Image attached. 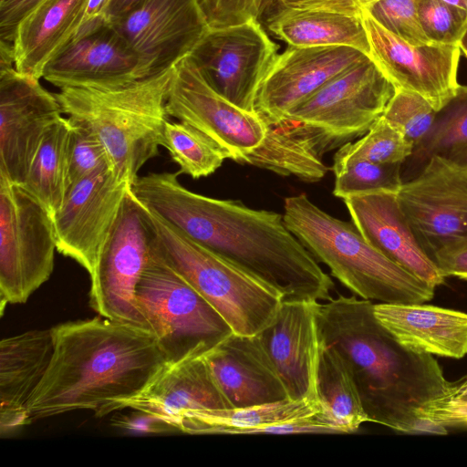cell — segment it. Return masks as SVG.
Listing matches in <instances>:
<instances>
[{
	"label": "cell",
	"instance_id": "f35d334b",
	"mask_svg": "<svg viewBox=\"0 0 467 467\" xmlns=\"http://www.w3.org/2000/svg\"><path fill=\"white\" fill-rule=\"evenodd\" d=\"M417 11L420 26L431 44L459 45L467 27L466 11L441 0H418Z\"/></svg>",
	"mask_w": 467,
	"mask_h": 467
},
{
	"label": "cell",
	"instance_id": "83f0119b",
	"mask_svg": "<svg viewBox=\"0 0 467 467\" xmlns=\"http://www.w3.org/2000/svg\"><path fill=\"white\" fill-rule=\"evenodd\" d=\"M317 395V419L335 429L337 433L356 432L361 424L369 422L349 366L334 347L321 340Z\"/></svg>",
	"mask_w": 467,
	"mask_h": 467
},
{
	"label": "cell",
	"instance_id": "d590c367",
	"mask_svg": "<svg viewBox=\"0 0 467 467\" xmlns=\"http://www.w3.org/2000/svg\"><path fill=\"white\" fill-rule=\"evenodd\" d=\"M436 111L422 96L396 89L382 116L416 146L430 131Z\"/></svg>",
	"mask_w": 467,
	"mask_h": 467
},
{
	"label": "cell",
	"instance_id": "8d00e7d4",
	"mask_svg": "<svg viewBox=\"0 0 467 467\" xmlns=\"http://www.w3.org/2000/svg\"><path fill=\"white\" fill-rule=\"evenodd\" d=\"M69 119L71 131L67 152V192L76 183L97 171L105 167L111 168L107 150L99 137L83 123Z\"/></svg>",
	"mask_w": 467,
	"mask_h": 467
},
{
	"label": "cell",
	"instance_id": "9c48e42d",
	"mask_svg": "<svg viewBox=\"0 0 467 467\" xmlns=\"http://www.w3.org/2000/svg\"><path fill=\"white\" fill-rule=\"evenodd\" d=\"M395 87L369 56L332 78L282 121L303 126L324 152L364 135L383 114Z\"/></svg>",
	"mask_w": 467,
	"mask_h": 467
},
{
	"label": "cell",
	"instance_id": "ab89813d",
	"mask_svg": "<svg viewBox=\"0 0 467 467\" xmlns=\"http://www.w3.org/2000/svg\"><path fill=\"white\" fill-rule=\"evenodd\" d=\"M418 0H376L364 10L383 28L411 45L431 42L418 17Z\"/></svg>",
	"mask_w": 467,
	"mask_h": 467
},
{
	"label": "cell",
	"instance_id": "4fadbf2b",
	"mask_svg": "<svg viewBox=\"0 0 467 467\" xmlns=\"http://www.w3.org/2000/svg\"><path fill=\"white\" fill-rule=\"evenodd\" d=\"M417 239L433 259L441 249L467 240V172L431 157L397 192Z\"/></svg>",
	"mask_w": 467,
	"mask_h": 467
},
{
	"label": "cell",
	"instance_id": "4316f807",
	"mask_svg": "<svg viewBox=\"0 0 467 467\" xmlns=\"http://www.w3.org/2000/svg\"><path fill=\"white\" fill-rule=\"evenodd\" d=\"M267 28L289 46H345L370 57L361 14L355 16L320 8H278L267 18Z\"/></svg>",
	"mask_w": 467,
	"mask_h": 467
},
{
	"label": "cell",
	"instance_id": "ffe728a7",
	"mask_svg": "<svg viewBox=\"0 0 467 467\" xmlns=\"http://www.w3.org/2000/svg\"><path fill=\"white\" fill-rule=\"evenodd\" d=\"M366 56L345 46H289L278 54L261 84L254 111L268 125L277 124L291 109Z\"/></svg>",
	"mask_w": 467,
	"mask_h": 467
},
{
	"label": "cell",
	"instance_id": "4dcf8cb0",
	"mask_svg": "<svg viewBox=\"0 0 467 467\" xmlns=\"http://www.w3.org/2000/svg\"><path fill=\"white\" fill-rule=\"evenodd\" d=\"M317 400H285L241 408L210 410L195 420L191 434H252L258 428L315 416Z\"/></svg>",
	"mask_w": 467,
	"mask_h": 467
},
{
	"label": "cell",
	"instance_id": "f546056e",
	"mask_svg": "<svg viewBox=\"0 0 467 467\" xmlns=\"http://www.w3.org/2000/svg\"><path fill=\"white\" fill-rule=\"evenodd\" d=\"M71 121L60 118L46 131L21 186L51 217L61 208L67 192V152Z\"/></svg>",
	"mask_w": 467,
	"mask_h": 467
},
{
	"label": "cell",
	"instance_id": "44dd1931",
	"mask_svg": "<svg viewBox=\"0 0 467 467\" xmlns=\"http://www.w3.org/2000/svg\"><path fill=\"white\" fill-rule=\"evenodd\" d=\"M343 201L351 222L371 245L429 285L443 284L445 276L417 239L397 193L374 192Z\"/></svg>",
	"mask_w": 467,
	"mask_h": 467
},
{
	"label": "cell",
	"instance_id": "8992f818",
	"mask_svg": "<svg viewBox=\"0 0 467 467\" xmlns=\"http://www.w3.org/2000/svg\"><path fill=\"white\" fill-rule=\"evenodd\" d=\"M145 209L170 264L218 311L233 333L255 336L275 320L284 302L279 290Z\"/></svg>",
	"mask_w": 467,
	"mask_h": 467
},
{
	"label": "cell",
	"instance_id": "603a6c76",
	"mask_svg": "<svg viewBox=\"0 0 467 467\" xmlns=\"http://www.w3.org/2000/svg\"><path fill=\"white\" fill-rule=\"evenodd\" d=\"M316 302L284 301L260 337L292 400L317 395L319 334Z\"/></svg>",
	"mask_w": 467,
	"mask_h": 467
},
{
	"label": "cell",
	"instance_id": "60d3db41",
	"mask_svg": "<svg viewBox=\"0 0 467 467\" xmlns=\"http://www.w3.org/2000/svg\"><path fill=\"white\" fill-rule=\"evenodd\" d=\"M266 0H200L209 27L258 20Z\"/></svg>",
	"mask_w": 467,
	"mask_h": 467
},
{
	"label": "cell",
	"instance_id": "7dc6e473",
	"mask_svg": "<svg viewBox=\"0 0 467 467\" xmlns=\"http://www.w3.org/2000/svg\"><path fill=\"white\" fill-rule=\"evenodd\" d=\"M112 0H88L80 26L99 19H105L107 10Z\"/></svg>",
	"mask_w": 467,
	"mask_h": 467
},
{
	"label": "cell",
	"instance_id": "ee69618b",
	"mask_svg": "<svg viewBox=\"0 0 467 467\" xmlns=\"http://www.w3.org/2000/svg\"><path fill=\"white\" fill-rule=\"evenodd\" d=\"M376 0H276L279 8H320L358 16Z\"/></svg>",
	"mask_w": 467,
	"mask_h": 467
},
{
	"label": "cell",
	"instance_id": "f1b7e54d",
	"mask_svg": "<svg viewBox=\"0 0 467 467\" xmlns=\"http://www.w3.org/2000/svg\"><path fill=\"white\" fill-rule=\"evenodd\" d=\"M323 155L317 142L300 125L281 121L268 125L264 142L240 164H250L283 176L294 175L306 182H317L327 171L322 161Z\"/></svg>",
	"mask_w": 467,
	"mask_h": 467
},
{
	"label": "cell",
	"instance_id": "f907efd6",
	"mask_svg": "<svg viewBox=\"0 0 467 467\" xmlns=\"http://www.w3.org/2000/svg\"><path fill=\"white\" fill-rule=\"evenodd\" d=\"M441 1L467 12V0H441Z\"/></svg>",
	"mask_w": 467,
	"mask_h": 467
},
{
	"label": "cell",
	"instance_id": "7a4b0ae2",
	"mask_svg": "<svg viewBox=\"0 0 467 467\" xmlns=\"http://www.w3.org/2000/svg\"><path fill=\"white\" fill-rule=\"evenodd\" d=\"M54 349L27 410L31 420L105 406L140 393L168 362L147 329L101 316L51 327Z\"/></svg>",
	"mask_w": 467,
	"mask_h": 467
},
{
	"label": "cell",
	"instance_id": "ac0fdd59",
	"mask_svg": "<svg viewBox=\"0 0 467 467\" xmlns=\"http://www.w3.org/2000/svg\"><path fill=\"white\" fill-rule=\"evenodd\" d=\"M370 57L396 89L425 98L440 109L456 92L461 50L452 45H411L378 24L364 9Z\"/></svg>",
	"mask_w": 467,
	"mask_h": 467
},
{
	"label": "cell",
	"instance_id": "d6a6232c",
	"mask_svg": "<svg viewBox=\"0 0 467 467\" xmlns=\"http://www.w3.org/2000/svg\"><path fill=\"white\" fill-rule=\"evenodd\" d=\"M466 147L467 86L459 85L455 94L436 111L430 131L414 147L410 157L417 164L425 165L433 156L448 159Z\"/></svg>",
	"mask_w": 467,
	"mask_h": 467
},
{
	"label": "cell",
	"instance_id": "8fae6325",
	"mask_svg": "<svg viewBox=\"0 0 467 467\" xmlns=\"http://www.w3.org/2000/svg\"><path fill=\"white\" fill-rule=\"evenodd\" d=\"M166 109L169 117L204 133L238 163L264 142L268 130L257 113L214 89L189 56L172 69Z\"/></svg>",
	"mask_w": 467,
	"mask_h": 467
},
{
	"label": "cell",
	"instance_id": "52a82bcc",
	"mask_svg": "<svg viewBox=\"0 0 467 467\" xmlns=\"http://www.w3.org/2000/svg\"><path fill=\"white\" fill-rule=\"evenodd\" d=\"M136 303L168 362L202 356L233 333L218 311L170 264L157 236L136 287Z\"/></svg>",
	"mask_w": 467,
	"mask_h": 467
},
{
	"label": "cell",
	"instance_id": "1f68e13d",
	"mask_svg": "<svg viewBox=\"0 0 467 467\" xmlns=\"http://www.w3.org/2000/svg\"><path fill=\"white\" fill-rule=\"evenodd\" d=\"M162 146L178 164L180 174L193 179L211 175L229 159L227 152L214 140L182 121H166Z\"/></svg>",
	"mask_w": 467,
	"mask_h": 467
},
{
	"label": "cell",
	"instance_id": "5bb4252c",
	"mask_svg": "<svg viewBox=\"0 0 467 467\" xmlns=\"http://www.w3.org/2000/svg\"><path fill=\"white\" fill-rule=\"evenodd\" d=\"M56 97L39 78L0 68V176L21 185L48 128L62 118Z\"/></svg>",
	"mask_w": 467,
	"mask_h": 467
},
{
	"label": "cell",
	"instance_id": "74e56055",
	"mask_svg": "<svg viewBox=\"0 0 467 467\" xmlns=\"http://www.w3.org/2000/svg\"><path fill=\"white\" fill-rule=\"evenodd\" d=\"M420 419L435 433H446L447 427L467 426V374L447 382L443 390L418 411Z\"/></svg>",
	"mask_w": 467,
	"mask_h": 467
},
{
	"label": "cell",
	"instance_id": "7402d4cb",
	"mask_svg": "<svg viewBox=\"0 0 467 467\" xmlns=\"http://www.w3.org/2000/svg\"><path fill=\"white\" fill-rule=\"evenodd\" d=\"M202 357L232 408L288 398L259 334L231 333Z\"/></svg>",
	"mask_w": 467,
	"mask_h": 467
},
{
	"label": "cell",
	"instance_id": "c3c4849f",
	"mask_svg": "<svg viewBox=\"0 0 467 467\" xmlns=\"http://www.w3.org/2000/svg\"><path fill=\"white\" fill-rule=\"evenodd\" d=\"M447 160H449L459 169L467 172V147L454 153Z\"/></svg>",
	"mask_w": 467,
	"mask_h": 467
},
{
	"label": "cell",
	"instance_id": "2e32d148",
	"mask_svg": "<svg viewBox=\"0 0 467 467\" xmlns=\"http://www.w3.org/2000/svg\"><path fill=\"white\" fill-rule=\"evenodd\" d=\"M112 25L139 56L144 78L174 67L209 29L200 0H144Z\"/></svg>",
	"mask_w": 467,
	"mask_h": 467
},
{
	"label": "cell",
	"instance_id": "836d02e7",
	"mask_svg": "<svg viewBox=\"0 0 467 467\" xmlns=\"http://www.w3.org/2000/svg\"><path fill=\"white\" fill-rule=\"evenodd\" d=\"M414 144L382 115L361 139L343 144L335 153L332 170L356 161L381 164L403 163L410 158Z\"/></svg>",
	"mask_w": 467,
	"mask_h": 467
},
{
	"label": "cell",
	"instance_id": "ba28073f",
	"mask_svg": "<svg viewBox=\"0 0 467 467\" xmlns=\"http://www.w3.org/2000/svg\"><path fill=\"white\" fill-rule=\"evenodd\" d=\"M57 250L51 215L21 185L0 176V308L23 304L51 276Z\"/></svg>",
	"mask_w": 467,
	"mask_h": 467
},
{
	"label": "cell",
	"instance_id": "7c38bea8",
	"mask_svg": "<svg viewBox=\"0 0 467 467\" xmlns=\"http://www.w3.org/2000/svg\"><path fill=\"white\" fill-rule=\"evenodd\" d=\"M258 20L207 30L189 56L209 84L249 111L278 56ZM256 113V112H255Z\"/></svg>",
	"mask_w": 467,
	"mask_h": 467
},
{
	"label": "cell",
	"instance_id": "b9f144b4",
	"mask_svg": "<svg viewBox=\"0 0 467 467\" xmlns=\"http://www.w3.org/2000/svg\"><path fill=\"white\" fill-rule=\"evenodd\" d=\"M44 0H0V40L13 42L16 27Z\"/></svg>",
	"mask_w": 467,
	"mask_h": 467
},
{
	"label": "cell",
	"instance_id": "d6986e66",
	"mask_svg": "<svg viewBox=\"0 0 467 467\" xmlns=\"http://www.w3.org/2000/svg\"><path fill=\"white\" fill-rule=\"evenodd\" d=\"M202 356L166 362L137 395L110 403L97 417L131 409L149 413L174 429L191 433L199 415L210 410L231 409Z\"/></svg>",
	"mask_w": 467,
	"mask_h": 467
},
{
	"label": "cell",
	"instance_id": "e0dca14e",
	"mask_svg": "<svg viewBox=\"0 0 467 467\" xmlns=\"http://www.w3.org/2000/svg\"><path fill=\"white\" fill-rule=\"evenodd\" d=\"M42 78L54 86L111 88L144 78L137 53L106 19L82 25L47 63Z\"/></svg>",
	"mask_w": 467,
	"mask_h": 467
},
{
	"label": "cell",
	"instance_id": "d4e9b609",
	"mask_svg": "<svg viewBox=\"0 0 467 467\" xmlns=\"http://www.w3.org/2000/svg\"><path fill=\"white\" fill-rule=\"evenodd\" d=\"M378 321L407 349L444 358L467 354V314L421 304L376 303Z\"/></svg>",
	"mask_w": 467,
	"mask_h": 467
},
{
	"label": "cell",
	"instance_id": "f6af8a7d",
	"mask_svg": "<svg viewBox=\"0 0 467 467\" xmlns=\"http://www.w3.org/2000/svg\"><path fill=\"white\" fill-rule=\"evenodd\" d=\"M113 424L122 430L139 434H157L175 431L163 420L143 411L135 410L130 415L115 419Z\"/></svg>",
	"mask_w": 467,
	"mask_h": 467
},
{
	"label": "cell",
	"instance_id": "cb8c5ba5",
	"mask_svg": "<svg viewBox=\"0 0 467 467\" xmlns=\"http://www.w3.org/2000/svg\"><path fill=\"white\" fill-rule=\"evenodd\" d=\"M51 328L34 329L0 341V433L10 437L32 422L27 406L50 363Z\"/></svg>",
	"mask_w": 467,
	"mask_h": 467
},
{
	"label": "cell",
	"instance_id": "5b68a950",
	"mask_svg": "<svg viewBox=\"0 0 467 467\" xmlns=\"http://www.w3.org/2000/svg\"><path fill=\"white\" fill-rule=\"evenodd\" d=\"M284 208L287 228L354 296L390 304H421L433 297L434 286L391 261L352 222L328 214L306 193L285 198Z\"/></svg>",
	"mask_w": 467,
	"mask_h": 467
},
{
	"label": "cell",
	"instance_id": "277c9868",
	"mask_svg": "<svg viewBox=\"0 0 467 467\" xmlns=\"http://www.w3.org/2000/svg\"><path fill=\"white\" fill-rule=\"evenodd\" d=\"M172 69L118 88L67 87L56 94L63 113L99 137L113 172L130 185L162 146Z\"/></svg>",
	"mask_w": 467,
	"mask_h": 467
},
{
	"label": "cell",
	"instance_id": "7bdbcfd3",
	"mask_svg": "<svg viewBox=\"0 0 467 467\" xmlns=\"http://www.w3.org/2000/svg\"><path fill=\"white\" fill-rule=\"evenodd\" d=\"M433 260L445 277L467 280V240L440 250Z\"/></svg>",
	"mask_w": 467,
	"mask_h": 467
},
{
	"label": "cell",
	"instance_id": "3957f363",
	"mask_svg": "<svg viewBox=\"0 0 467 467\" xmlns=\"http://www.w3.org/2000/svg\"><path fill=\"white\" fill-rule=\"evenodd\" d=\"M372 301L339 295L316 302L319 338L345 358L369 422L401 432H431L419 410L447 384L430 354L401 346L378 321Z\"/></svg>",
	"mask_w": 467,
	"mask_h": 467
},
{
	"label": "cell",
	"instance_id": "484cf974",
	"mask_svg": "<svg viewBox=\"0 0 467 467\" xmlns=\"http://www.w3.org/2000/svg\"><path fill=\"white\" fill-rule=\"evenodd\" d=\"M88 0H44L18 24L13 40L15 67L41 78L47 63L76 35Z\"/></svg>",
	"mask_w": 467,
	"mask_h": 467
},
{
	"label": "cell",
	"instance_id": "30bf717a",
	"mask_svg": "<svg viewBox=\"0 0 467 467\" xmlns=\"http://www.w3.org/2000/svg\"><path fill=\"white\" fill-rule=\"evenodd\" d=\"M155 236L144 205L130 186L89 275V305L99 316L147 329L137 306L136 287Z\"/></svg>",
	"mask_w": 467,
	"mask_h": 467
},
{
	"label": "cell",
	"instance_id": "9a60e30c",
	"mask_svg": "<svg viewBox=\"0 0 467 467\" xmlns=\"http://www.w3.org/2000/svg\"><path fill=\"white\" fill-rule=\"evenodd\" d=\"M130 184L110 167L76 183L52 216L57 250L90 275L115 224Z\"/></svg>",
	"mask_w": 467,
	"mask_h": 467
},
{
	"label": "cell",
	"instance_id": "bcb514c9",
	"mask_svg": "<svg viewBox=\"0 0 467 467\" xmlns=\"http://www.w3.org/2000/svg\"><path fill=\"white\" fill-rule=\"evenodd\" d=\"M144 0H112L105 16V19L113 24L126 17L136 8H138Z\"/></svg>",
	"mask_w": 467,
	"mask_h": 467
},
{
	"label": "cell",
	"instance_id": "6da1fadb",
	"mask_svg": "<svg viewBox=\"0 0 467 467\" xmlns=\"http://www.w3.org/2000/svg\"><path fill=\"white\" fill-rule=\"evenodd\" d=\"M176 172H150L131 183L134 196L192 240L258 276L284 301L324 302L331 277L287 228L284 214L240 201L193 192Z\"/></svg>",
	"mask_w": 467,
	"mask_h": 467
},
{
	"label": "cell",
	"instance_id": "681fc988",
	"mask_svg": "<svg viewBox=\"0 0 467 467\" xmlns=\"http://www.w3.org/2000/svg\"><path fill=\"white\" fill-rule=\"evenodd\" d=\"M458 46L461 53L467 57V27L465 28Z\"/></svg>",
	"mask_w": 467,
	"mask_h": 467
},
{
	"label": "cell",
	"instance_id": "e575fe53",
	"mask_svg": "<svg viewBox=\"0 0 467 467\" xmlns=\"http://www.w3.org/2000/svg\"><path fill=\"white\" fill-rule=\"evenodd\" d=\"M401 163L381 164L356 161L337 171L333 194L344 199L350 195L374 192L397 193L401 188Z\"/></svg>",
	"mask_w": 467,
	"mask_h": 467
}]
</instances>
